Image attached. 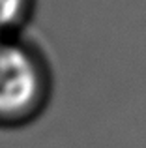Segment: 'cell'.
Returning <instances> with one entry per match:
<instances>
[{
  "label": "cell",
  "mask_w": 146,
  "mask_h": 148,
  "mask_svg": "<svg viewBox=\"0 0 146 148\" xmlns=\"http://www.w3.org/2000/svg\"><path fill=\"white\" fill-rule=\"evenodd\" d=\"M45 98V73L26 45L0 38V122L25 120Z\"/></svg>",
  "instance_id": "cell-1"
},
{
  "label": "cell",
  "mask_w": 146,
  "mask_h": 148,
  "mask_svg": "<svg viewBox=\"0 0 146 148\" xmlns=\"http://www.w3.org/2000/svg\"><path fill=\"white\" fill-rule=\"evenodd\" d=\"M30 0H0V38L10 36L28 15Z\"/></svg>",
  "instance_id": "cell-2"
}]
</instances>
